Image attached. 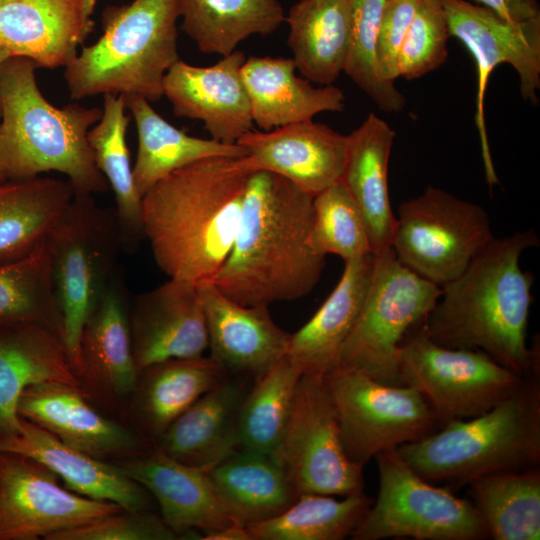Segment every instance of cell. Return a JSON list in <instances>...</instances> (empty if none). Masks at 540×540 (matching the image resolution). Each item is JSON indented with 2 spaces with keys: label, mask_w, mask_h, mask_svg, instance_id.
Returning a JSON list of instances; mask_svg holds the SVG:
<instances>
[{
  "label": "cell",
  "mask_w": 540,
  "mask_h": 540,
  "mask_svg": "<svg viewBox=\"0 0 540 540\" xmlns=\"http://www.w3.org/2000/svg\"><path fill=\"white\" fill-rule=\"evenodd\" d=\"M331 395L348 458L364 466L438 430L442 423L414 387L389 385L336 365L323 376Z\"/></svg>",
  "instance_id": "30bf717a"
},
{
  "label": "cell",
  "mask_w": 540,
  "mask_h": 540,
  "mask_svg": "<svg viewBox=\"0 0 540 540\" xmlns=\"http://www.w3.org/2000/svg\"><path fill=\"white\" fill-rule=\"evenodd\" d=\"M254 171L248 155L211 157L170 173L142 196L144 238L169 278L200 284L217 274Z\"/></svg>",
  "instance_id": "6da1fadb"
},
{
  "label": "cell",
  "mask_w": 540,
  "mask_h": 540,
  "mask_svg": "<svg viewBox=\"0 0 540 540\" xmlns=\"http://www.w3.org/2000/svg\"><path fill=\"white\" fill-rule=\"evenodd\" d=\"M249 379L230 376L203 394L156 440L177 461L211 469L240 449L238 415Z\"/></svg>",
  "instance_id": "cb8c5ba5"
},
{
  "label": "cell",
  "mask_w": 540,
  "mask_h": 540,
  "mask_svg": "<svg viewBox=\"0 0 540 540\" xmlns=\"http://www.w3.org/2000/svg\"><path fill=\"white\" fill-rule=\"evenodd\" d=\"M138 374L126 287L117 271L84 325L77 375L81 384L88 382L107 396L124 398L134 392Z\"/></svg>",
  "instance_id": "d4e9b609"
},
{
  "label": "cell",
  "mask_w": 540,
  "mask_h": 540,
  "mask_svg": "<svg viewBox=\"0 0 540 540\" xmlns=\"http://www.w3.org/2000/svg\"><path fill=\"white\" fill-rule=\"evenodd\" d=\"M374 255L345 262L330 295L298 331L291 334L286 356L302 374L323 377L336 366L364 302Z\"/></svg>",
  "instance_id": "83f0119b"
},
{
  "label": "cell",
  "mask_w": 540,
  "mask_h": 540,
  "mask_svg": "<svg viewBox=\"0 0 540 540\" xmlns=\"http://www.w3.org/2000/svg\"><path fill=\"white\" fill-rule=\"evenodd\" d=\"M538 245L532 229L493 237L441 287L423 321L427 336L444 347L481 350L522 377L539 373V343L527 344L534 276L520 266L522 253Z\"/></svg>",
  "instance_id": "7a4b0ae2"
},
{
  "label": "cell",
  "mask_w": 540,
  "mask_h": 540,
  "mask_svg": "<svg viewBox=\"0 0 540 540\" xmlns=\"http://www.w3.org/2000/svg\"><path fill=\"white\" fill-rule=\"evenodd\" d=\"M17 412L66 445L101 460L143 453L141 438L99 414L80 386L60 382L29 386L20 396Z\"/></svg>",
  "instance_id": "44dd1931"
},
{
  "label": "cell",
  "mask_w": 540,
  "mask_h": 540,
  "mask_svg": "<svg viewBox=\"0 0 540 540\" xmlns=\"http://www.w3.org/2000/svg\"><path fill=\"white\" fill-rule=\"evenodd\" d=\"M372 502L363 490L342 500L301 494L278 516L247 529L251 540H343L351 536Z\"/></svg>",
  "instance_id": "74e56055"
},
{
  "label": "cell",
  "mask_w": 540,
  "mask_h": 540,
  "mask_svg": "<svg viewBox=\"0 0 540 540\" xmlns=\"http://www.w3.org/2000/svg\"><path fill=\"white\" fill-rule=\"evenodd\" d=\"M274 455L298 495L347 496L363 490V467L352 462L344 450L334 404L323 377L301 375Z\"/></svg>",
  "instance_id": "4fadbf2b"
},
{
  "label": "cell",
  "mask_w": 540,
  "mask_h": 540,
  "mask_svg": "<svg viewBox=\"0 0 540 540\" xmlns=\"http://www.w3.org/2000/svg\"><path fill=\"white\" fill-rule=\"evenodd\" d=\"M449 37L440 0H419L400 51L398 76L412 80L442 65L448 57Z\"/></svg>",
  "instance_id": "7bdbcfd3"
},
{
  "label": "cell",
  "mask_w": 540,
  "mask_h": 540,
  "mask_svg": "<svg viewBox=\"0 0 540 540\" xmlns=\"http://www.w3.org/2000/svg\"><path fill=\"white\" fill-rule=\"evenodd\" d=\"M179 18V0H133L106 7L102 35L83 45L65 67L70 97L112 94L159 101L167 71L180 60Z\"/></svg>",
  "instance_id": "8992f818"
},
{
  "label": "cell",
  "mask_w": 540,
  "mask_h": 540,
  "mask_svg": "<svg viewBox=\"0 0 540 540\" xmlns=\"http://www.w3.org/2000/svg\"><path fill=\"white\" fill-rule=\"evenodd\" d=\"M103 113L88 132L98 170L112 189L123 250L133 252L144 238L142 196L136 189L126 142L130 117L123 96L104 94Z\"/></svg>",
  "instance_id": "e575fe53"
},
{
  "label": "cell",
  "mask_w": 540,
  "mask_h": 540,
  "mask_svg": "<svg viewBox=\"0 0 540 540\" xmlns=\"http://www.w3.org/2000/svg\"><path fill=\"white\" fill-rule=\"evenodd\" d=\"M285 21L299 73L321 86L333 85L344 70L348 51L349 0H299Z\"/></svg>",
  "instance_id": "836d02e7"
},
{
  "label": "cell",
  "mask_w": 540,
  "mask_h": 540,
  "mask_svg": "<svg viewBox=\"0 0 540 540\" xmlns=\"http://www.w3.org/2000/svg\"><path fill=\"white\" fill-rule=\"evenodd\" d=\"M302 373L287 356L253 381L238 415L240 449L274 453L285 431Z\"/></svg>",
  "instance_id": "ab89813d"
},
{
  "label": "cell",
  "mask_w": 540,
  "mask_h": 540,
  "mask_svg": "<svg viewBox=\"0 0 540 540\" xmlns=\"http://www.w3.org/2000/svg\"><path fill=\"white\" fill-rule=\"evenodd\" d=\"M386 0H349L350 32L344 70L385 112H400L406 98L394 84L383 82L377 68V38Z\"/></svg>",
  "instance_id": "b9f144b4"
},
{
  "label": "cell",
  "mask_w": 540,
  "mask_h": 540,
  "mask_svg": "<svg viewBox=\"0 0 540 540\" xmlns=\"http://www.w3.org/2000/svg\"><path fill=\"white\" fill-rule=\"evenodd\" d=\"M313 198L278 174L254 171L231 251L210 282L245 306L269 307L309 294L325 266L309 241Z\"/></svg>",
  "instance_id": "3957f363"
},
{
  "label": "cell",
  "mask_w": 540,
  "mask_h": 540,
  "mask_svg": "<svg viewBox=\"0 0 540 540\" xmlns=\"http://www.w3.org/2000/svg\"><path fill=\"white\" fill-rule=\"evenodd\" d=\"M493 237L480 205L429 186L399 205L392 249L404 266L441 288L460 276Z\"/></svg>",
  "instance_id": "7c38bea8"
},
{
  "label": "cell",
  "mask_w": 540,
  "mask_h": 540,
  "mask_svg": "<svg viewBox=\"0 0 540 540\" xmlns=\"http://www.w3.org/2000/svg\"><path fill=\"white\" fill-rule=\"evenodd\" d=\"M398 372L402 384L423 395L442 425L483 414L524 379L481 350L448 348L433 342L423 322L402 340Z\"/></svg>",
  "instance_id": "8fae6325"
},
{
  "label": "cell",
  "mask_w": 540,
  "mask_h": 540,
  "mask_svg": "<svg viewBox=\"0 0 540 540\" xmlns=\"http://www.w3.org/2000/svg\"><path fill=\"white\" fill-rule=\"evenodd\" d=\"M37 68L23 56L0 64V171L10 180L55 171L68 178L75 194L106 192L108 182L88 142L103 109L76 102L55 107L38 87Z\"/></svg>",
  "instance_id": "277c9868"
},
{
  "label": "cell",
  "mask_w": 540,
  "mask_h": 540,
  "mask_svg": "<svg viewBox=\"0 0 540 540\" xmlns=\"http://www.w3.org/2000/svg\"><path fill=\"white\" fill-rule=\"evenodd\" d=\"M245 60V54L239 50L207 67L180 59L164 77L163 96L177 117L199 120L211 139L236 144L254 127L241 74Z\"/></svg>",
  "instance_id": "2e32d148"
},
{
  "label": "cell",
  "mask_w": 540,
  "mask_h": 540,
  "mask_svg": "<svg viewBox=\"0 0 540 540\" xmlns=\"http://www.w3.org/2000/svg\"><path fill=\"white\" fill-rule=\"evenodd\" d=\"M46 382L81 387L62 338L38 323L0 328V437L20 431L17 406L23 391Z\"/></svg>",
  "instance_id": "484cf974"
},
{
  "label": "cell",
  "mask_w": 540,
  "mask_h": 540,
  "mask_svg": "<svg viewBox=\"0 0 540 540\" xmlns=\"http://www.w3.org/2000/svg\"><path fill=\"white\" fill-rule=\"evenodd\" d=\"M450 36L473 56L477 67L475 123L487 183H499L489 147L484 98L492 71L501 63L513 66L524 100L538 103L540 89V17L523 22L503 19L492 10L465 0H440Z\"/></svg>",
  "instance_id": "5bb4252c"
},
{
  "label": "cell",
  "mask_w": 540,
  "mask_h": 540,
  "mask_svg": "<svg viewBox=\"0 0 540 540\" xmlns=\"http://www.w3.org/2000/svg\"><path fill=\"white\" fill-rule=\"evenodd\" d=\"M10 56H13L11 52L6 47L0 45V64ZM1 114H2V110H1V105H0V118H1Z\"/></svg>",
  "instance_id": "c3c4849f"
},
{
  "label": "cell",
  "mask_w": 540,
  "mask_h": 540,
  "mask_svg": "<svg viewBox=\"0 0 540 540\" xmlns=\"http://www.w3.org/2000/svg\"><path fill=\"white\" fill-rule=\"evenodd\" d=\"M440 294L439 286L404 266L393 249L374 255L364 302L336 365L384 384L403 385L398 372L401 342L425 320Z\"/></svg>",
  "instance_id": "ba28073f"
},
{
  "label": "cell",
  "mask_w": 540,
  "mask_h": 540,
  "mask_svg": "<svg viewBox=\"0 0 540 540\" xmlns=\"http://www.w3.org/2000/svg\"><path fill=\"white\" fill-rule=\"evenodd\" d=\"M48 242L62 340L77 373L84 325L118 271L124 251L114 207L100 206L93 195L75 194Z\"/></svg>",
  "instance_id": "52a82bcc"
},
{
  "label": "cell",
  "mask_w": 540,
  "mask_h": 540,
  "mask_svg": "<svg viewBox=\"0 0 540 540\" xmlns=\"http://www.w3.org/2000/svg\"><path fill=\"white\" fill-rule=\"evenodd\" d=\"M208 476L226 514L244 527L278 516L299 496L274 453L239 449Z\"/></svg>",
  "instance_id": "f1b7e54d"
},
{
  "label": "cell",
  "mask_w": 540,
  "mask_h": 540,
  "mask_svg": "<svg viewBox=\"0 0 540 540\" xmlns=\"http://www.w3.org/2000/svg\"><path fill=\"white\" fill-rule=\"evenodd\" d=\"M118 466L155 497L162 519L177 536H199L198 530L234 523L214 493L208 470L181 463L157 447Z\"/></svg>",
  "instance_id": "7402d4cb"
},
{
  "label": "cell",
  "mask_w": 540,
  "mask_h": 540,
  "mask_svg": "<svg viewBox=\"0 0 540 540\" xmlns=\"http://www.w3.org/2000/svg\"><path fill=\"white\" fill-rule=\"evenodd\" d=\"M379 491L353 540H483L485 524L470 499L418 475L397 449L377 454Z\"/></svg>",
  "instance_id": "9c48e42d"
},
{
  "label": "cell",
  "mask_w": 540,
  "mask_h": 540,
  "mask_svg": "<svg viewBox=\"0 0 540 540\" xmlns=\"http://www.w3.org/2000/svg\"><path fill=\"white\" fill-rule=\"evenodd\" d=\"M138 371L171 358H195L209 346L198 284L169 278L138 295L129 310Z\"/></svg>",
  "instance_id": "e0dca14e"
},
{
  "label": "cell",
  "mask_w": 540,
  "mask_h": 540,
  "mask_svg": "<svg viewBox=\"0 0 540 540\" xmlns=\"http://www.w3.org/2000/svg\"><path fill=\"white\" fill-rule=\"evenodd\" d=\"M237 144L256 171L278 174L313 196L342 180L348 153V135L313 120L252 129Z\"/></svg>",
  "instance_id": "ac0fdd59"
},
{
  "label": "cell",
  "mask_w": 540,
  "mask_h": 540,
  "mask_svg": "<svg viewBox=\"0 0 540 540\" xmlns=\"http://www.w3.org/2000/svg\"><path fill=\"white\" fill-rule=\"evenodd\" d=\"M123 98L137 129L133 178L141 196L170 173L195 162L218 156L248 155L237 143L226 144L186 134L163 119L142 97Z\"/></svg>",
  "instance_id": "d6a6232c"
},
{
  "label": "cell",
  "mask_w": 540,
  "mask_h": 540,
  "mask_svg": "<svg viewBox=\"0 0 540 540\" xmlns=\"http://www.w3.org/2000/svg\"><path fill=\"white\" fill-rule=\"evenodd\" d=\"M183 31L206 54H230L253 35L276 31L285 14L278 0H179Z\"/></svg>",
  "instance_id": "d590c367"
},
{
  "label": "cell",
  "mask_w": 540,
  "mask_h": 540,
  "mask_svg": "<svg viewBox=\"0 0 540 540\" xmlns=\"http://www.w3.org/2000/svg\"><path fill=\"white\" fill-rule=\"evenodd\" d=\"M211 354L228 374L252 379L286 356L291 334L272 319L268 306H245L210 281L198 284Z\"/></svg>",
  "instance_id": "ffe728a7"
},
{
  "label": "cell",
  "mask_w": 540,
  "mask_h": 540,
  "mask_svg": "<svg viewBox=\"0 0 540 540\" xmlns=\"http://www.w3.org/2000/svg\"><path fill=\"white\" fill-rule=\"evenodd\" d=\"M397 452L422 478L449 489L485 475L539 466V373L524 377L483 414L449 421Z\"/></svg>",
  "instance_id": "5b68a950"
},
{
  "label": "cell",
  "mask_w": 540,
  "mask_h": 540,
  "mask_svg": "<svg viewBox=\"0 0 540 540\" xmlns=\"http://www.w3.org/2000/svg\"><path fill=\"white\" fill-rule=\"evenodd\" d=\"M309 241L318 254L344 263L373 254L364 217L342 181L314 196Z\"/></svg>",
  "instance_id": "60d3db41"
},
{
  "label": "cell",
  "mask_w": 540,
  "mask_h": 540,
  "mask_svg": "<svg viewBox=\"0 0 540 540\" xmlns=\"http://www.w3.org/2000/svg\"><path fill=\"white\" fill-rule=\"evenodd\" d=\"M96 0H0V44L39 68L66 67L94 31Z\"/></svg>",
  "instance_id": "d6986e66"
},
{
  "label": "cell",
  "mask_w": 540,
  "mask_h": 540,
  "mask_svg": "<svg viewBox=\"0 0 540 540\" xmlns=\"http://www.w3.org/2000/svg\"><path fill=\"white\" fill-rule=\"evenodd\" d=\"M22 323L45 325L62 338L48 237L29 255L0 262V328Z\"/></svg>",
  "instance_id": "f35d334b"
},
{
  "label": "cell",
  "mask_w": 540,
  "mask_h": 540,
  "mask_svg": "<svg viewBox=\"0 0 540 540\" xmlns=\"http://www.w3.org/2000/svg\"><path fill=\"white\" fill-rule=\"evenodd\" d=\"M199 539L202 540H251L247 527L238 523H232L220 529L203 532Z\"/></svg>",
  "instance_id": "7dc6e473"
},
{
  "label": "cell",
  "mask_w": 540,
  "mask_h": 540,
  "mask_svg": "<svg viewBox=\"0 0 540 540\" xmlns=\"http://www.w3.org/2000/svg\"><path fill=\"white\" fill-rule=\"evenodd\" d=\"M419 0H386L377 38V68L380 79L394 84L399 55Z\"/></svg>",
  "instance_id": "f6af8a7d"
},
{
  "label": "cell",
  "mask_w": 540,
  "mask_h": 540,
  "mask_svg": "<svg viewBox=\"0 0 540 540\" xmlns=\"http://www.w3.org/2000/svg\"><path fill=\"white\" fill-rule=\"evenodd\" d=\"M292 58H246L241 74L251 104L253 123L261 130L313 120L321 112H341L345 95L334 85L315 87L296 75Z\"/></svg>",
  "instance_id": "4316f807"
},
{
  "label": "cell",
  "mask_w": 540,
  "mask_h": 540,
  "mask_svg": "<svg viewBox=\"0 0 540 540\" xmlns=\"http://www.w3.org/2000/svg\"><path fill=\"white\" fill-rule=\"evenodd\" d=\"M395 131L369 113L348 135L347 161L342 177L364 217L373 255L392 249L396 228L388 193V164Z\"/></svg>",
  "instance_id": "f546056e"
},
{
  "label": "cell",
  "mask_w": 540,
  "mask_h": 540,
  "mask_svg": "<svg viewBox=\"0 0 540 540\" xmlns=\"http://www.w3.org/2000/svg\"><path fill=\"white\" fill-rule=\"evenodd\" d=\"M175 532L148 510H120L59 531L47 540H174Z\"/></svg>",
  "instance_id": "ee69618b"
},
{
  "label": "cell",
  "mask_w": 540,
  "mask_h": 540,
  "mask_svg": "<svg viewBox=\"0 0 540 540\" xmlns=\"http://www.w3.org/2000/svg\"><path fill=\"white\" fill-rule=\"evenodd\" d=\"M1 45V44H0Z\"/></svg>",
  "instance_id": "f907efd6"
},
{
  "label": "cell",
  "mask_w": 540,
  "mask_h": 540,
  "mask_svg": "<svg viewBox=\"0 0 540 540\" xmlns=\"http://www.w3.org/2000/svg\"><path fill=\"white\" fill-rule=\"evenodd\" d=\"M473 503L494 540L540 537V468L493 473L469 484Z\"/></svg>",
  "instance_id": "8d00e7d4"
},
{
  "label": "cell",
  "mask_w": 540,
  "mask_h": 540,
  "mask_svg": "<svg viewBox=\"0 0 540 540\" xmlns=\"http://www.w3.org/2000/svg\"><path fill=\"white\" fill-rule=\"evenodd\" d=\"M229 375L212 356L171 358L139 371L135 409L146 433L157 440L203 394Z\"/></svg>",
  "instance_id": "1f68e13d"
},
{
  "label": "cell",
  "mask_w": 540,
  "mask_h": 540,
  "mask_svg": "<svg viewBox=\"0 0 540 540\" xmlns=\"http://www.w3.org/2000/svg\"><path fill=\"white\" fill-rule=\"evenodd\" d=\"M505 20L523 22L540 17L538 0H475Z\"/></svg>",
  "instance_id": "bcb514c9"
},
{
  "label": "cell",
  "mask_w": 540,
  "mask_h": 540,
  "mask_svg": "<svg viewBox=\"0 0 540 540\" xmlns=\"http://www.w3.org/2000/svg\"><path fill=\"white\" fill-rule=\"evenodd\" d=\"M75 192L68 180L37 176L0 183V262L19 260L49 236Z\"/></svg>",
  "instance_id": "4dcf8cb0"
},
{
  "label": "cell",
  "mask_w": 540,
  "mask_h": 540,
  "mask_svg": "<svg viewBox=\"0 0 540 540\" xmlns=\"http://www.w3.org/2000/svg\"><path fill=\"white\" fill-rule=\"evenodd\" d=\"M36 460L0 452V540L47 539L123 510L117 504L79 495Z\"/></svg>",
  "instance_id": "9a60e30c"
},
{
  "label": "cell",
  "mask_w": 540,
  "mask_h": 540,
  "mask_svg": "<svg viewBox=\"0 0 540 540\" xmlns=\"http://www.w3.org/2000/svg\"><path fill=\"white\" fill-rule=\"evenodd\" d=\"M5 180H7V179L5 178V176H4V175L2 174V172L0 171V183L3 182V181H5Z\"/></svg>",
  "instance_id": "681fc988"
},
{
  "label": "cell",
  "mask_w": 540,
  "mask_h": 540,
  "mask_svg": "<svg viewBox=\"0 0 540 540\" xmlns=\"http://www.w3.org/2000/svg\"><path fill=\"white\" fill-rule=\"evenodd\" d=\"M20 418L21 428L17 434L0 437V452L17 453L36 460L79 495L117 504L123 510H148L147 490L118 464H109L72 448L46 429Z\"/></svg>",
  "instance_id": "603a6c76"
}]
</instances>
